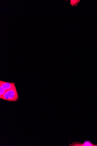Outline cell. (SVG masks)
Instances as JSON below:
<instances>
[{
	"label": "cell",
	"instance_id": "obj_1",
	"mask_svg": "<svg viewBox=\"0 0 97 146\" xmlns=\"http://www.w3.org/2000/svg\"><path fill=\"white\" fill-rule=\"evenodd\" d=\"M19 98L16 86L6 91L2 99L10 101H16Z\"/></svg>",
	"mask_w": 97,
	"mask_h": 146
},
{
	"label": "cell",
	"instance_id": "obj_2",
	"mask_svg": "<svg viewBox=\"0 0 97 146\" xmlns=\"http://www.w3.org/2000/svg\"><path fill=\"white\" fill-rule=\"evenodd\" d=\"M0 86L2 87L6 91L16 86L14 82H5L1 80L0 81Z\"/></svg>",
	"mask_w": 97,
	"mask_h": 146
},
{
	"label": "cell",
	"instance_id": "obj_3",
	"mask_svg": "<svg viewBox=\"0 0 97 146\" xmlns=\"http://www.w3.org/2000/svg\"><path fill=\"white\" fill-rule=\"evenodd\" d=\"M81 146H97V145H94L90 141H85L83 144H81Z\"/></svg>",
	"mask_w": 97,
	"mask_h": 146
},
{
	"label": "cell",
	"instance_id": "obj_4",
	"mask_svg": "<svg viewBox=\"0 0 97 146\" xmlns=\"http://www.w3.org/2000/svg\"><path fill=\"white\" fill-rule=\"evenodd\" d=\"M6 91L1 86H0V98L2 99Z\"/></svg>",
	"mask_w": 97,
	"mask_h": 146
}]
</instances>
